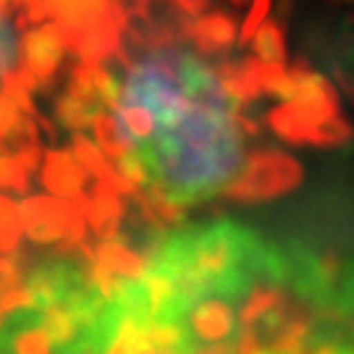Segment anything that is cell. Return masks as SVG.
Wrapping results in <instances>:
<instances>
[{
  "label": "cell",
  "mask_w": 354,
  "mask_h": 354,
  "mask_svg": "<svg viewBox=\"0 0 354 354\" xmlns=\"http://www.w3.org/2000/svg\"><path fill=\"white\" fill-rule=\"evenodd\" d=\"M111 134L129 174L178 205L223 189L244 155L231 92L197 55L174 48L127 71L113 92Z\"/></svg>",
  "instance_id": "obj_1"
},
{
  "label": "cell",
  "mask_w": 354,
  "mask_h": 354,
  "mask_svg": "<svg viewBox=\"0 0 354 354\" xmlns=\"http://www.w3.org/2000/svg\"><path fill=\"white\" fill-rule=\"evenodd\" d=\"M294 165L286 158H276L270 163H257L252 168V174L247 176L244 184V194H270L279 192L294 178Z\"/></svg>",
  "instance_id": "obj_2"
},
{
  "label": "cell",
  "mask_w": 354,
  "mask_h": 354,
  "mask_svg": "<svg viewBox=\"0 0 354 354\" xmlns=\"http://www.w3.org/2000/svg\"><path fill=\"white\" fill-rule=\"evenodd\" d=\"M254 48L260 53V58H266L268 64H279L283 58V42H281V32L276 24H263L254 39Z\"/></svg>",
  "instance_id": "obj_3"
},
{
  "label": "cell",
  "mask_w": 354,
  "mask_h": 354,
  "mask_svg": "<svg viewBox=\"0 0 354 354\" xmlns=\"http://www.w3.org/2000/svg\"><path fill=\"white\" fill-rule=\"evenodd\" d=\"M200 32L205 35V39L226 45V42H231L234 26H231V21H228V19H223V16H207L203 24H200Z\"/></svg>",
  "instance_id": "obj_4"
},
{
  "label": "cell",
  "mask_w": 354,
  "mask_h": 354,
  "mask_svg": "<svg viewBox=\"0 0 354 354\" xmlns=\"http://www.w3.org/2000/svg\"><path fill=\"white\" fill-rule=\"evenodd\" d=\"M16 37L8 26L0 21V76H6L16 64Z\"/></svg>",
  "instance_id": "obj_5"
},
{
  "label": "cell",
  "mask_w": 354,
  "mask_h": 354,
  "mask_svg": "<svg viewBox=\"0 0 354 354\" xmlns=\"http://www.w3.org/2000/svg\"><path fill=\"white\" fill-rule=\"evenodd\" d=\"M268 3L270 0H254V8H252V13H250V21H247V37H250V32H254L257 26H260V21H263V16L268 13Z\"/></svg>",
  "instance_id": "obj_6"
}]
</instances>
